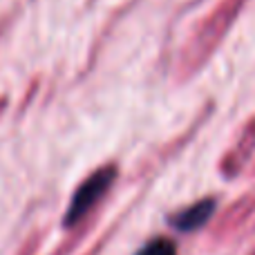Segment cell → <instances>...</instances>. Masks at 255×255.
<instances>
[{
	"label": "cell",
	"mask_w": 255,
	"mask_h": 255,
	"mask_svg": "<svg viewBox=\"0 0 255 255\" xmlns=\"http://www.w3.org/2000/svg\"><path fill=\"white\" fill-rule=\"evenodd\" d=\"M115 179H117V166H101L90 177H85L79 188L74 190V195H72L70 206H67L65 217H63V224L65 226L79 224V222L106 197L108 190L115 184Z\"/></svg>",
	"instance_id": "6da1fadb"
},
{
	"label": "cell",
	"mask_w": 255,
	"mask_h": 255,
	"mask_svg": "<svg viewBox=\"0 0 255 255\" xmlns=\"http://www.w3.org/2000/svg\"><path fill=\"white\" fill-rule=\"evenodd\" d=\"M215 208H217L215 199H202V202H195V204H190L188 208L179 211L175 217H172V226H175L177 231H181V233H193V231L202 229V226L211 220L213 213H215Z\"/></svg>",
	"instance_id": "7a4b0ae2"
},
{
	"label": "cell",
	"mask_w": 255,
	"mask_h": 255,
	"mask_svg": "<svg viewBox=\"0 0 255 255\" xmlns=\"http://www.w3.org/2000/svg\"><path fill=\"white\" fill-rule=\"evenodd\" d=\"M134 255H177V244L166 238H154L143 244Z\"/></svg>",
	"instance_id": "3957f363"
}]
</instances>
